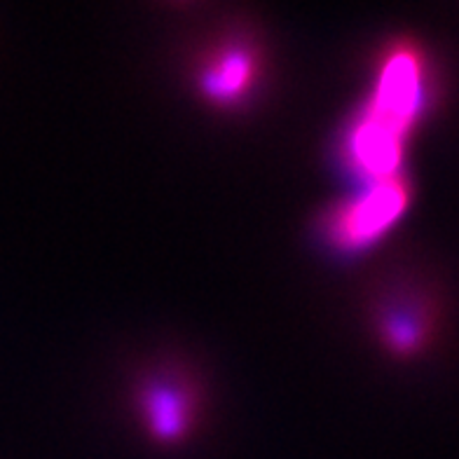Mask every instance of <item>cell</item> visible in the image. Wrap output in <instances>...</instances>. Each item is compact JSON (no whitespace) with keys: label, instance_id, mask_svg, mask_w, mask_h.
<instances>
[{"label":"cell","instance_id":"cell-4","mask_svg":"<svg viewBox=\"0 0 459 459\" xmlns=\"http://www.w3.org/2000/svg\"><path fill=\"white\" fill-rule=\"evenodd\" d=\"M411 204V183L403 174L366 183L316 218V237L333 254L357 255L387 237Z\"/></svg>","mask_w":459,"mask_h":459},{"label":"cell","instance_id":"cell-3","mask_svg":"<svg viewBox=\"0 0 459 459\" xmlns=\"http://www.w3.org/2000/svg\"><path fill=\"white\" fill-rule=\"evenodd\" d=\"M195 94L221 113L248 108L267 78L265 45L251 24L225 22L209 30L190 56Z\"/></svg>","mask_w":459,"mask_h":459},{"label":"cell","instance_id":"cell-5","mask_svg":"<svg viewBox=\"0 0 459 459\" xmlns=\"http://www.w3.org/2000/svg\"><path fill=\"white\" fill-rule=\"evenodd\" d=\"M368 324L392 357H417L438 326V302L422 279L389 274L377 279L366 300Z\"/></svg>","mask_w":459,"mask_h":459},{"label":"cell","instance_id":"cell-2","mask_svg":"<svg viewBox=\"0 0 459 459\" xmlns=\"http://www.w3.org/2000/svg\"><path fill=\"white\" fill-rule=\"evenodd\" d=\"M129 408L152 446L176 450L202 429L206 412L204 382L186 359L155 357L134 375Z\"/></svg>","mask_w":459,"mask_h":459},{"label":"cell","instance_id":"cell-1","mask_svg":"<svg viewBox=\"0 0 459 459\" xmlns=\"http://www.w3.org/2000/svg\"><path fill=\"white\" fill-rule=\"evenodd\" d=\"M429 64L417 45L401 40L385 49L373 85L340 134L344 169L373 183L403 174L405 145L429 106Z\"/></svg>","mask_w":459,"mask_h":459}]
</instances>
